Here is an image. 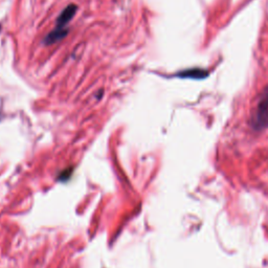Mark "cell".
Returning <instances> with one entry per match:
<instances>
[{
    "instance_id": "1",
    "label": "cell",
    "mask_w": 268,
    "mask_h": 268,
    "mask_svg": "<svg viewBox=\"0 0 268 268\" xmlns=\"http://www.w3.org/2000/svg\"><path fill=\"white\" fill-rule=\"evenodd\" d=\"M252 126L256 131L268 128V87L262 92L255 113L252 117Z\"/></svg>"
},
{
    "instance_id": "2",
    "label": "cell",
    "mask_w": 268,
    "mask_h": 268,
    "mask_svg": "<svg viewBox=\"0 0 268 268\" xmlns=\"http://www.w3.org/2000/svg\"><path fill=\"white\" fill-rule=\"evenodd\" d=\"M69 32H70V29L56 27L54 31H52L46 38L43 39V44L48 47L53 46V44L58 43L59 41L63 40L67 36V34H69Z\"/></svg>"
},
{
    "instance_id": "3",
    "label": "cell",
    "mask_w": 268,
    "mask_h": 268,
    "mask_svg": "<svg viewBox=\"0 0 268 268\" xmlns=\"http://www.w3.org/2000/svg\"><path fill=\"white\" fill-rule=\"evenodd\" d=\"M78 11V7L74 4L67 6L62 13L59 15L58 19H57V27L58 28H66L67 24L74 18V16L76 15Z\"/></svg>"
},
{
    "instance_id": "4",
    "label": "cell",
    "mask_w": 268,
    "mask_h": 268,
    "mask_svg": "<svg viewBox=\"0 0 268 268\" xmlns=\"http://www.w3.org/2000/svg\"><path fill=\"white\" fill-rule=\"evenodd\" d=\"M209 76V73L205 70L200 69H191L187 71H183L177 74V77L180 78H186V79H195V80H201L206 79Z\"/></svg>"
}]
</instances>
